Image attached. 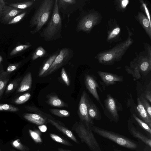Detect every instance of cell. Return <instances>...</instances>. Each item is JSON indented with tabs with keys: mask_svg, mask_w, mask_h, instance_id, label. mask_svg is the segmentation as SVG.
Wrapping results in <instances>:
<instances>
[{
	"mask_svg": "<svg viewBox=\"0 0 151 151\" xmlns=\"http://www.w3.org/2000/svg\"><path fill=\"white\" fill-rule=\"evenodd\" d=\"M144 49L139 53H135V57L126 65L125 70L131 75L134 80L146 76L151 70V46L146 42H143Z\"/></svg>",
	"mask_w": 151,
	"mask_h": 151,
	"instance_id": "obj_1",
	"label": "cell"
},
{
	"mask_svg": "<svg viewBox=\"0 0 151 151\" xmlns=\"http://www.w3.org/2000/svg\"><path fill=\"white\" fill-rule=\"evenodd\" d=\"M126 27L128 33L127 38L116 44L111 48L104 50L97 53L95 58L99 63L105 65H110L122 59L123 56L133 43L131 37L132 33L127 26Z\"/></svg>",
	"mask_w": 151,
	"mask_h": 151,
	"instance_id": "obj_2",
	"label": "cell"
},
{
	"mask_svg": "<svg viewBox=\"0 0 151 151\" xmlns=\"http://www.w3.org/2000/svg\"><path fill=\"white\" fill-rule=\"evenodd\" d=\"M55 1L45 0L42 2L30 20V27H35L30 32L31 34H34L40 31L47 22L53 9Z\"/></svg>",
	"mask_w": 151,
	"mask_h": 151,
	"instance_id": "obj_3",
	"label": "cell"
},
{
	"mask_svg": "<svg viewBox=\"0 0 151 151\" xmlns=\"http://www.w3.org/2000/svg\"><path fill=\"white\" fill-rule=\"evenodd\" d=\"M61 29V19L59 12L58 0H55L51 19L41 32V35L45 40H55L60 37Z\"/></svg>",
	"mask_w": 151,
	"mask_h": 151,
	"instance_id": "obj_4",
	"label": "cell"
},
{
	"mask_svg": "<svg viewBox=\"0 0 151 151\" xmlns=\"http://www.w3.org/2000/svg\"><path fill=\"white\" fill-rule=\"evenodd\" d=\"M93 132L99 135L110 140L119 145L127 149L136 150L138 147L137 142L131 139L111 131L93 126Z\"/></svg>",
	"mask_w": 151,
	"mask_h": 151,
	"instance_id": "obj_5",
	"label": "cell"
},
{
	"mask_svg": "<svg viewBox=\"0 0 151 151\" xmlns=\"http://www.w3.org/2000/svg\"><path fill=\"white\" fill-rule=\"evenodd\" d=\"M72 129L77 134L81 142L86 145L91 151H102L91 129L88 128L80 121L76 122Z\"/></svg>",
	"mask_w": 151,
	"mask_h": 151,
	"instance_id": "obj_6",
	"label": "cell"
},
{
	"mask_svg": "<svg viewBox=\"0 0 151 151\" xmlns=\"http://www.w3.org/2000/svg\"><path fill=\"white\" fill-rule=\"evenodd\" d=\"M102 16L94 9L89 10L79 21L77 26L78 29L87 33H90L96 26L101 22Z\"/></svg>",
	"mask_w": 151,
	"mask_h": 151,
	"instance_id": "obj_7",
	"label": "cell"
},
{
	"mask_svg": "<svg viewBox=\"0 0 151 151\" xmlns=\"http://www.w3.org/2000/svg\"><path fill=\"white\" fill-rule=\"evenodd\" d=\"M104 113L111 121L117 122L119 121V111H122L121 104L111 95H106L104 101Z\"/></svg>",
	"mask_w": 151,
	"mask_h": 151,
	"instance_id": "obj_8",
	"label": "cell"
},
{
	"mask_svg": "<svg viewBox=\"0 0 151 151\" xmlns=\"http://www.w3.org/2000/svg\"><path fill=\"white\" fill-rule=\"evenodd\" d=\"M73 56L72 50L65 48L60 50L49 68L41 77H45L55 72L67 64Z\"/></svg>",
	"mask_w": 151,
	"mask_h": 151,
	"instance_id": "obj_9",
	"label": "cell"
},
{
	"mask_svg": "<svg viewBox=\"0 0 151 151\" xmlns=\"http://www.w3.org/2000/svg\"><path fill=\"white\" fill-rule=\"evenodd\" d=\"M89 98L86 91H83L79 103L78 114L80 121L83 123L88 128L91 129L94 123L88 114V104Z\"/></svg>",
	"mask_w": 151,
	"mask_h": 151,
	"instance_id": "obj_10",
	"label": "cell"
},
{
	"mask_svg": "<svg viewBox=\"0 0 151 151\" xmlns=\"http://www.w3.org/2000/svg\"><path fill=\"white\" fill-rule=\"evenodd\" d=\"M106 26V41L110 46L112 44L118 43L122 41L121 28L115 18L109 19L107 20Z\"/></svg>",
	"mask_w": 151,
	"mask_h": 151,
	"instance_id": "obj_11",
	"label": "cell"
},
{
	"mask_svg": "<svg viewBox=\"0 0 151 151\" xmlns=\"http://www.w3.org/2000/svg\"><path fill=\"white\" fill-rule=\"evenodd\" d=\"M85 83L87 89L98 101L103 109L104 110V106L101 101L97 89L98 88L101 92H102V90L97 83L96 77L92 75L88 74H85Z\"/></svg>",
	"mask_w": 151,
	"mask_h": 151,
	"instance_id": "obj_12",
	"label": "cell"
},
{
	"mask_svg": "<svg viewBox=\"0 0 151 151\" xmlns=\"http://www.w3.org/2000/svg\"><path fill=\"white\" fill-rule=\"evenodd\" d=\"M97 73L101 79L100 83L104 90H105L106 87L115 84L116 82H122L124 81L123 77L122 76L100 71H98Z\"/></svg>",
	"mask_w": 151,
	"mask_h": 151,
	"instance_id": "obj_13",
	"label": "cell"
},
{
	"mask_svg": "<svg viewBox=\"0 0 151 151\" xmlns=\"http://www.w3.org/2000/svg\"><path fill=\"white\" fill-rule=\"evenodd\" d=\"M47 122L74 142L78 144L80 143L72 132L61 122L50 117L48 118Z\"/></svg>",
	"mask_w": 151,
	"mask_h": 151,
	"instance_id": "obj_14",
	"label": "cell"
},
{
	"mask_svg": "<svg viewBox=\"0 0 151 151\" xmlns=\"http://www.w3.org/2000/svg\"><path fill=\"white\" fill-rule=\"evenodd\" d=\"M127 127L129 133L133 137L140 140L147 146L151 147V139L138 130L130 119L128 121Z\"/></svg>",
	"mask_w": 151,
	"mask_h": 151,
	"instance_id": "obj_15",
	"label": "cell"
},
{
	"mask_svg": "<svg viewBox=\"0 0 151 151\" xmlns=\"http://www.w3.org/2000/svg\"><path fill=\"white\" fill-rule=\"evenodd\" d=\"M22 10L10 6H4L0 13L2 21L7 23L14 17L19 14Z\"/></svg>",
	"mask_w": 151,
	"mask_h": 151,
	"instance_id": "obj_16",
	"label": "cell"
},
{
	"mask_svg": "<svg viewBox=\"0 0 151 151\" xmlns=\"http://www.w3.org/2000/svg\"><path fill=\"white\" fill-rule=\"evenodd\" d=\"M23 117L29 122L39 126L45 125L48 123L47 116L39 114L26 113L23 115Z\"/></svg>",
	"mask_w": 151,
	"mask_h": 151,
	"instance_id": "obj_17",
	"label": "cell"
},
{
	"mask_svg": "<svg viewBox=\"0 0 151 151\" xmlns=\"http://www.w3.org/2000/svg\"><path fill=\"white\" fill-rule=\"evenodd\" d=\"M135 19L138 21L144 29L149 38L151 39V24L150 20L142 12L138 11L137 14L134 16Z\"/></svg>",
	"mask_w": 151,
	"mask_h": 151,
	"instance_id": "obj_18",
	"label": "cell"
},
{
	"mask_svg": "<svg viewBox=\"0 0 151 151\" xmlns=\"http://www.w3.org/2000/svg\"><path fill=\"white\" fill-rule=\"evenodd\" d=\"M137 105L136 107V111L139 118L146 123L150 128H151V119L144 108L139 98L137 100Z\"/></svg>",
	"mask_w": 151,
	"mask_h": 151,
	"instance_id": "obj_19",
	"label": "cell"
},
{
	"mask_svg": "<svg viewBox=\"0 0 151 151\" xmlns=\"http://www.w3.org/2000/svg\"><path fill=\"white\" fill-rule=\"evenodd\" d=\"M88 111L90 118L93 120H99L102 117L100 112L97 106L89 98L88 104Z\"/></svg>",
	"mask_w": 151,
	"mask_h": 151,
	"instance_id": "obj_20",
	"label": "cell"
},
{
	"mask_svg": "<svg viewBox=\"0 0 151 151\" xmlns=\"http://www.w3.org/2000/svg\"><path fill=\"white\" fill-rule=\"evenodd\" d=\"M47 103L50 105L55 107H67L68 104L61 100L54 93H51L46 96Z\"/></svg>",
	"mask_w": 151,
	"mask_h": 151,
	"instance_id": "obj_21",
	"label": "cell"
},
{
	"mask_svg": "<svg viewBox=\"0 0 151 151\" xmlns=\"http://www.w3.org/2000/svg\"><path fill=\"white\" fill-rule=\"evenodd\" d=\"M32 83V74L30 72L27 73L24 76L21 81L17 91L22 92L30 88Z\"/></svg>",
	"mask_w": 151,
	"mask_h": 151,
	"instance_id": "obj_22",
	"label": "cell"
},
{
	"mask_svg": "<svg viewBox=\"0 0 151 151\" xmlns=\"http://www.w3.org/2000/svg\"><path fill=\"white\" fill-rule=\"evenodd\" d=\"M137 91L139 93V97H142L145 99L150 103H151V81L143 85L139 88Z\"/></svg>",
	"mask_w": 151,
	"mask_h": 151,
	"instance_id": "obj_23",
	"label": "cell"
},
{
	"mask_svg": "<svg viewBox=\"0 0 151 151\" xmlns=\"http://www.w3.org/2000/svg\"><path fill=\"white\" fill-rule=\"evenodd\" d=\"M59 53L57 52L52 54L44 62L39 71V77H41L49 68Z\"/></svg>",
	"mask_w": 151,
	"mask_h": 151,
	"instance_id": "obj_24",
	"label": "cell"
},
{
	"mask_svg": "<svg viewBox=\"0 0 151 151\" xmlns=\"http://www.w3.org/2000/svg\"><path fill=\"white\" fill-rule=\"evenodd\" d=\"M9 78V74L7 72L2 71L0 73V99L2 97Z\"/></svg>",
	"mask_w": 151,
	"mask_h": 151,
	"instance_id": "obj_25",
	"label": "cell"
},
{
	"mask_svg": "<svg viewBox=\"0 0 151 151\" xmlns=\"http://www.w3.org/2000/svg\"><path fill=\"white\" fill-rule=\"evenodd\" d=\"M129 3L128 0H115L113 5L116 11L123 12L126 10Z\"/></svg>",
	"mask_w": 151,
	"mask_h": 151,
	"instance_id": "obj_26",
	"label": "cell"
},
{
	"mask_svg": "<svg viewBox=\"0 0 151 151\" xmlns=\"http://www.w3.org/2000/svg\"><path fill=\"white\" fill-rule=\"evenodd\" d=\"M50 136L53 140L56 142L68 146H73L72 144L68 140L56 134L50 133Z\"/></svg>",
	"mask_w": 151,
	"mask_h": 151,
	"instance_id": "obj_27",
	"label": "cell"
},
{
	"mask_svg": "<svg viewBox=\"0 0 151 151\" xmlns=\"http://www.w3.org/2000/svg\"><path fill=\"white\" fill-rule=\"evenodd\" d=\"M34 1H29L18 3L11 4L9 6L20 9H25L31 6L34 3Z\"/></svg>",
	"mask_w": 151,
	"mask_h": 151,
	"instance_id": "obj_28",
	"label": "cell"
},
{
	"mask_svg": "<svg viewBox=\"0 0 151 151\" xmlns=\"http://www.w3.org/2000/svg\"><path fill=\"white\" fill-rule=\"evenodd\" d=\"M47 54V51L41 46L38 47L32 55V59L35 60L39 58L44 57Z\"/></svg>",
	"mask_w": 151,
	"mask_h": 151,
	"instance_id": "obj_29",
	"label": "cell"
},
{
	"mask_svg": "<svg viewBox=\"0 0 151 151\" xmlns=\"http://www.w3.org/2000/svg\"><path fill=\"white\" fill-rule=\"evenodd\" d=\"M29 132L30 135L33 140L37 143H40L42 142L41 137V131L37 129L32 130L29 129Z\"/></svg>",
	"mask_w": 151,
	"mask_h": 151,
	"instance_id": "obj_30",
	"label": "cell"
},
{
	"mask_svg": "<svg viewBox=\"0 0 151 151\" xmlns=\"http://www.w3.org/2000/svg\"><path fill=\"white\" fill-rule=\"evenodd\" d=\"M49 110L53 114L60 117H68L70 115L69 111L64 109H52Z\"/></svg>",
	"mask_w": 151,
	"mask_h": 151,
	"instance_id": "obj_31",
	"label": "cell"
},
{
	"mask_svg": "<svg viewBox=\"0 0 151 151\" xmlns=\"http://www.w3.org/2000/svg\"><path fill=\"white\" fill-rule=\"evenodd\" d=\"M132 116L139 125L144 130L147 132L150 136H151V129L148 125L145 122L140 119L134 114H132Z\"/></svg>",
	"mask_w": 151,
	"mask_h": 151,
	"instance_id": "obj_32",
	"label": "cell"
},
{
	"mask_svg": "<svg viewBox=\"0 0 151 151\" xmlns=\"http://www.w3.org/2000/svg\"><path fill=\"white\" fill-rule=\"evenodd\" d=\"M12 146L20 151H29V148L27 146L23 144L19 139H17L12 141Z\"/></svg>",
	"mask_w": 151,
	"mask_h": 151,
	"instance_id": "obj_33",
	"label": "cell"
},
{
	"mask_svg": "<svg viewBox=\"0 0 151 151\" xmlns=\"http://www.w3.org/2000/svg\"><path fill=\"white\" fill-rule=\"evenodd\" d=\"M30 44L20 45L16 47L11 52L10 55L13 56L21 52L31 46Z\"/></svg>",
	"mask_w": 151,
	"mask_h": 151,
	"instance_id": "obj_34",
	"label": "cell"
},
{
	"mask_svg": "<svg viewBox=\"0 0 151 151\" xmlns=\"http://www.w3.org/2000/svg\"><path fill=\"white\" fill-rule=\"evenodd\" d=\"M75 0H58L59 9H65L70 5L76 3Z\"/></svg>",
	"mask_w": 151,
	"mask_h": 151,
	"instance_id": "obj_35",
	"label": "cell"
},
{
	"mask_svg": "<svg viewBox=\"0 0 151 151\" xmlns=\"http://www.w3.org/2000/svg\"><path fill=\"white\" fill-rule=\"evenodd\" d=\"M31 94L28 93H25L17 99L14 101L15 103L17 104H24L30 98Z\"/></svg>",
	"mask_w": 151,
	"mask_h": 151,
	"instance_id": "obj_36",
	"label": "cell"
},
{
	"mask_svg": "<svg viewBox=\"0 0 151 151\" xmlns=\"http://www.w3.org/2000/svg\"><path fill=\"white\" fill-rule=\"evenodd\" d=\"M144 108L147 112L150 118L151 119V106L148 101L142 97H139Z\"/></svg>",
	"mask_w": 151,
	"mask_h": 151,
	"instance_id": "obj_37",
	"label": "cell"
},
{
	"mask_svg": "<svg viewBox=\"0 0 151 151\" xmlns=\"http://www.w3.org/2000/svg\"><path fill=\"white\" fill-rule=\"evenodd\" d=\"M17 107L6 104H0V111H7L11 112L17 111L19 110Z\"/></svg>",
	"mask_w": 151,
	"mask_h": 151,
	"instance_id": "obj_38",
	"label": "cell"
},
{
	"mask_svg": "<svg viewBox=\"0 0 151 151\" xmlns=\"http://www.w3.org/2000/svg\"><path fill=\"white\" fill-rule=\"evenodd\" d=\"M26 12H24L20 14H18L8 22L7 24H13L19 22L26 15Z\"/></svg>",
	"mask_w": 151,
	"mask_h": 151,
	"instance_id": "obj_39",
	"label": "cell"
},
{
	"mask_svg": "<svg viewBox=\"0 0 151 151\" xmlns=\"http://www.w3.org/2000/svg\"><path fill=\"white\" fill-rule=\"evenodd\" d=\"M61 77L65 84L67 86H69L70 85V81L68 74L63 67L61 69Z\"/></svg>",
	"mask_w": 151,
	"mask_h": 151,
	"instance_id": "obj_40",
	"label": "cell"
},
{
	"mask_svg": "<svg viewBox=\"0 0 151 151\" xmlns=\"http://www.w3.org/2000/svg\"><path fill=\"white\" fill-rule=\"evenodd\" d=\"M19 65V63L10 64L8 67L6 72L9 73L13 72L17 69Z\"/></svg>",
	"mask_w": 151,
	"mask_h": 151,
	"instance_id": "obj_41",
	"label": "cell"
},
{
	"mask_svg": "<svg viewBox=\"0 0 151 151\" xmlns=\"http://www.w3.org/2000/svg\"><path fill=\"white\" fill-rule=\"evenodd\" d=\"M14 84L13 83H10L8 85L7 87L6 91L7 92H9L12 91L14 88Z\"/></svg>",
	"mask_w": 151,
	"mask_h": 151,
	"instance_id": "obj_42",
	"label": "cell"
},
{
	"mask_svg": "<svg viewBox=\"0 0 151 151\" xmlns=\"http://www.w3.org/2000/svg\"><path fill=\"white\" fill-rule=\"evenodd\" d=\"M5 5V3L3 0H0V13L4 6Z\"/></svg>",
	"mask_w": 151,
	"mask_h": 151,
	"instance_id": "obj_43",
	"label": "cell"
},
{
	"mask_svg": "<svg viewBox=\"0 0 151 151\" xmlns=\"http://www.w3.org/2000/svg\"><path fill=\"white\" fill-rule=\"evenodd\" d=\"M39 128L42 132H45L47 130V127L45 125L40 126Z\"/></svg>",
	"mask_w": 151,
	"mask_h": 151,
	"instance_id": "obj_44",
	"label": "cell"
},
{
	"mask_svg": "<svg viewBox=\"0 0 151 151\" xmlns=\"http://www.w3.org/2000/svg\"><path fill=\"white\" fill-rule=\"evenodd\" d=\"M58 151H72L70 150H67L60 147H58Z\"/></svg>",
	"mask_w": 151,
	"mask_h": 151,
	"instance_id": "obj_45",
	"label": "cell"
},
{
	"mask_svg": "<svg viewBox=\"0 0 151 151\" xmlns=\"http://www.w3.org/2000/svg\"><path fill=\"white\" fill-rule=\"evenodd\" d=\"M150 149H151V148L147 146L145 147L143 151H149Z\"/></svg>",
	"mask_w": 151,
	"mask_h": 151,
	"instance_id": "obj_46",
	"label": "cell"
},
{
	"mask_svg": "<svg viewBox=\"0 0 151 151\" xmlns=\"http://www.w3.org/2000/svg\"><path fill=\"white\" fill-rule=\"evenodd\" d=\"M3 59L2 57L0 55V64L1 63V62H2L3 61Z\"/></svg>",
	"mask_w": 151,
	"mask_h": 151,
	"instance_id": "obj_47",
	"label": "cell"
},
{
	"mask_svg": "<svg viewBox=\"0 0 151 151\" xmlns=\"http://www.w3.org/2000/svg\"><path fill=\"white\" fill-rule=\"evenodd\" d=\"M114 150V151H123L118 149H115Z\"/></svg>",
	"mask_w": 151,
	"mask_h": 151,
	"instance_id": "obj_48",
	"label": "cell"
},
{
	"mask_svg": "<svg viewBox=\"0 0 151 151\" xmlns=\"http://www.w3.org/2000/svg\"><path fill=\"white\" fill-rule=\"evenodd\" d=\"M11 151H16L15 150H11Z\"/></svg>",
	"mask_w": 151,
	"mask_h": 151,
	"instance_id": "obj_49",
	"label": "cell"
},
{
	"mask_svg": "<svg viewBox=\"0 0 151 151\" xmlns=\"http://www.w3.org/2000/svg\"><path fill=\"white\" fill-rule=\"evenodd\" d=\"M149 151H151V149H150Z\"/></svg>",
	"mask_w": 151,
	"mask_h": 151,
	"instance_id": "obj_50",
	"label": "cell"
},
{
	"mask_svg": "<svg viewBox=\"0 0 151 151\" xmlns=\"http://www.w3.org/2000/svg\"><path fill=\"white\" fill-rule=\"evenodd\" d=\"M0 151H1V149H0Z\"/></svg>",
	"mask_w": 151,
	"mask_h": 151,
	"instance_id": "obj_51",
	"label": "cell"
}]
</instances>
